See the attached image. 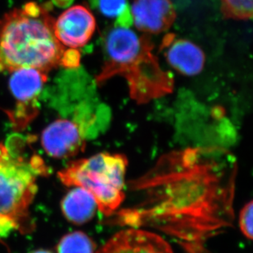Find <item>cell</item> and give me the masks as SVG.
Here are the masks:
<instances>
[{
  "instance_id": "cell-1",
  "label": "cell",
  "mask_w": 253,
  "mask_h": 253,
  "mask_svg": "<svg viewBox=\"0 0 253 253\" xmlns=\"http://www.w3.org/2000/svg\"><path fill=\"white\" fill-rule=\"evenodd\" d=\"M236 176L235 158L223 148L173 151L132 182L142 199L121 211L117 221L152 227L188 253H206L208 241L232 226Z\"/></svg>"
},
{
  "instance_id": "cell-2",
  "label": "cell",
  "mask_w": 253,
  "mask_h": 253,
  "mask_svg": "<svg viewBox=\"0 0 253 253\" xmlns=\"http://www.w3.org/2000/svg\"><path fill=\"white\" fill-rule=\"evenodd\" d=\"M54 19L37 2L15 8L0 20V72L31 67L48 73L66 51L56 38Z\"/></svg>"
},
{
  "instance_id": "cell-3",
  "label": "cell",
  "mask_w": 253,
  "mask_h": 253,
  "mask_svg": "<svg viewBox=\"0 0 253 253\" xmlns=\"http://www.w3.org/2000/svg\"><path fill=\"white\" fill-rule=\"evenodd\" d=\"M153 48L148 36H138L127 27L113 29L106 39L105 60L96 77V84L100 85L115 76L124 77L130 98L138 104L171 93L173 76L161 67Z\"/></svg>"
},
{
  "instance_id": "cell-4",
  "label": "cell",
  "mask_w": 253,
  "mask_h": 253,
  "mask_svg": "<svg viewBox=\"0 0 253 253\" xmlns=\"http://www.w3.org/2000/svg\"><path fill=\"white\" fill-rule=\"evenodd\" d=\"M7 148L0 161V237L32 229L29 208L37 192L36 179L47 171L38 156L27 158Z\"/></svg>"
},
{
  "instance_id": "cell-5",
  "label": "cell",
  "mask_w": 253,
  "mask_h": 253,
  "mask_svg": "<svg viewBox=\"0 0 253 253\" xmlns=\"http://www.w3.org/2000/svg\"><path fill=\"white\" fill-rule=\"evenodd\" d=\"M127 166L125 155L101 153L70 163L58 172V177L67 186L80 187L90 193L99 211L111 215L124 201Z\"/></svg>"
},
{
  "instance_id": "cell-6",
  "label": "cell",
  "mask_w": 253,
  "mask_h": 253,
  "mask_svg": "<svg viewBox=\"0 0 253 253\" xmlns=\"http://www.w3.org/2000/svg\"><path fill=\"white\" fill-rule=\"evenodd\" d=\"M47 79L48 73L31 67L11 72L8 85L17 105L8 117L15 129H24L38 114V97Z\"/></svg>"
},
{
  "instance_id": "cell-7",
  "label": "cell",
  "mask_w": 253,
  "mask_h": 253,
  "mask_svg": "<svg viewBox=\"0 0 253 253\" xmlns=\"http://www.w3.org/2000/svg\"><path fill=\"white\" fill-rule=\"evenodd\" d=\"M96 21L93 13L83 5L69 7L54 21L53 31L62 45L70 48L83 47L95 32Z\"/></svg>"
},
{
  "instance_id": "cell-8",
  "label": "cell",
  "mask_w": 253,
  "mask_h": 253,
  "mask_svg": "<svg viewBox=\"0 0 253 253\" xmlns=\"http://www.w3.org/2000/svg\"><path fill=\"white\" fill-rule=\"evenodd\" d=\"M41 143L48 155L55 158L76 156L85 147L84 129L77 122L57 119L46 127Z\"/></svg>"
},
{
  "instance_id": "cell-9",
  "label": "cell",
  "mask_w": 253,
  "mask_h": 253,
  "mask_svg": "<svg viewBox=\"0 0 253 253\" xmlns=\"http://www.w3.org/2000/svg\"><path fill=\"white\" fill-rule=\"evenodd\" d=\"M96 253H174L158 234L146 229H123L112 237Z\"/></svg>"
},
{
  "instance_id": "cell-10",
  "label": "cell",
  "mask_w": 253,
  "mask_h": 253,
  "mask_svg": "<svg viewBox=\"0 0 253 253\" xmlns=\"http://www.w3.org/2000/svg\"><path fill=\"white\" fill-rule=\"evenodd\" d=\"M130 13L136 28L148 34L168 31L176 18L170 0H134Z\"/></svg>"
},
{
  "instance_id": "cell-11",
  "label": "cell",
  "mask_w": 253,
  "mask_h": 253,
  "mask_svg": "<svg viewBox=\"0 0 253 253\" xmlns=\"http://www.w3.org/2000/svg\"><path fill=\"white\" fill-rule=\"evenodd\" d=\"M161 48L164 50L169 66L184 76H196L205 66L203 49L191 41L175 39L174 34H168L164 37Z\"/></svg>"
},
{
  "instance_id": "cell-12",
  "label": "cell",
  "mask_w": 253,
  "mask_h": 253,
  "mask_svg": "<svg viewBox=\"0 0 253 253\" xmlns=\"http://www.w3.org/2000/svg\"><path fill=\"white\" fill-rule=\"evenodd\" d=\"M98 206L95 199L85 189L74 187L62 199V210L70 222L82 225L95 215Z\"/></svg>"
},
{
  "instance_id": "cell-13",
  "label": "cell",
  "mask_w": 253,
  "mask_h": 253,
  "mask_svg": "<svg viewBox=\"0 0 253 253\" xmlns=\"http://www.w3.org/2000/svg\"><path fill=\"white\" fill-rule=\"evenodd\" d=\"M57 253H96L94 242L82 231L70 233L57 244Z\"/></svg>"
},
{
  "instance_id": "cell-14",
  "label": "cell",
  "mask_w": 253,
  "mask_h": 253,
  "mask_svg": "<svg viewBox=\"0 0 253 253\" xmlns=\"http://www.w3.org/2000/svg\"><path fill=\"white\" fill-rule=\"evenodd\" d=\"M221 12L227 19L247 21L253 17V0H220Z\"/></svg>"
},
{
  "instance_id": "cell-15",
  "label": "cell",
  "mask_w": 253,
  "mask_h": 253,
  "mask_svg": "<svg viewBox=\"0 0 253 253\" xmlns=\"http://www.w3.org/2000/svg\"><path fill=\"white\" fill-rule=\"evenodd\" d=\"M96 6L105 17L116 18L126 9V0H96Z\"/></svg>"
},
{
  "instance_id": "cell-16",
  "label": "cell",
  "mask_w": 253,
  "mask_h": 253,
  "mask_svg": "<svg viewBox=\"0 0 253 253\" xmlns=\"http://www.w3.org/2000/svg\"><path fill=\"white\" fill-rule=\"evenodd\" d=\"M253 202L250 201L242 208L239 214V227L244 236L253 239Z\"/></svg>"
},
{
  "instance_id": "cell-17",
  "label": "cell",
  "mask_w": 253,
  "mask_h": 253,
  "mask_svg": "<svg viewBox=\"0 0 253 253\" xmlns=\"http://www.w3.org/2000/svg\"><path fill=\"white\" fill-rule=\"evenodd\" d=\"M81 61V54L76 48L66 49L64 54L62 56L61 66L67 67V68H75L80 65Z\"/></svg>"
},
{
  "instance_id": "cell-18",
  "label": "cell",
  "mask_w": 253,
  "mask_h": 253,
  "mask_svg": "<svg viewBox=\"0 0 253 253\" xmlns=\"http://www.w3.org/2000/svg\"><path fill=\"white\" fill-rule=\"evenodd\" d=\"M7 153V146L0 144V161L2 160V158L4 157Z\"/></svg>"
},
{
  "instance_id": "cell-19",
  "label": "cell",
  "mask_w": 253,
  "mask_h": 253,
  "mask_svg": "<svg viewBox=\"0 0 253 253\" xmlns=\"http://www.w3.org/2000/svg\"><path fill=\"white\" fill-rule=\"evenodd\" d=\"M54 2L59 6H64L65 4H68L72 2V0H53Z\"/></svg>"
},
{
  "instance_id": "cell-20",
  "label": "cell",
  "mask_w": 253,
  "mask_h": 253,
  "mask_svg": "<svg viewBox=\"0 0 253 253\" xmlns=\"http://www.w3.org/2000/svg\"><path fill=\"white\" fill-rule=\"evenodd\" d=\"M31 253H53L52 252L48 251V250H43V249H40V250H36V251L32 252Z\"/></svg>"
}]
</instances>
